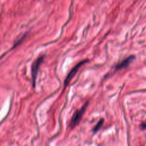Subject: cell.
<instances>
[{
	"instance_id": "obj_1",
	"label": "cell",
	"mask_w": 146,
	"mask_h": 146,
	"mask_svg": "<svg viewBox=\"0 0 146 146\" xmlns=\"http://www.w3.org/2000/svg\"><path fill=\"white\" fill-rule=\"evenodd\" d=\"M88 102L86 101L85 102V103L82 106V107L79 109L77 110L72 115L71 118V120H70V127L72 129L74 128V127L75 126H76L80 122V121L81 120L82 116L84 114V113L85 112L86 108L88 106Z\"/></svg>"
},
{
	"instance_id": "obj_2",
	"label": "cell",
	"mask_w": 146,
	"mask_h": 146,
	"mask_svg": "<svg viewBox=\"0 0 146 146\" xmlns=\"http://www.w3.org/2000/svg\"><path fill=\"white\" fill-rule=\"evenodd\" d=\"M45 58V55H40L37 59H36L34 62L32 63L31 65V76L33 80V87H35L36 84V80L37 78L38 72L40 66H41L42 63H43Z\"/></svg>"
},
{
	"instance_id": "obj_3",
	"label": "cell",
	"mask_w": 146,
	"mask_h": 146,
	"mask_svg": "<svg viewBox=\"0 0 146 146\" xmlns=\"http://www.w3.org/2000/svg\"><path fill=\"white\" fill-rule=\"evenodd\" d=\"M87 62H88V59H85L84 60H82V61L80 62L79 63H78L76 65H75L72 68V70L70 71V72L68 73V74L67 75V76H66V78L64 81V86L65 87H66L69 84L70 82L73 78V77L76 75V72L78 71V70H79L80 67L82 66L83 64H84Z\"/></svg>"
},
{
	"instance_id": "obj_4",
	"label": "cell",
	"mask_w": 146,
	"mask_h": 146,
	"mask_svg": "<svg viewBox=\"0 0 146 146\" xmlns=\"http://www.w3.org/2000/svg\"><path fill=\"white\" fill-rule=\"evenodd\" d=\"M135 55H129V56H128L127 58L124 59L123 60H122L120 63H118L116 66V67L115 68V71H117L120 70L124 69V68H127L135 60Z\"/></svg>"
},
{
	"instance_id": "obj_5",
	"label": "cell",
	"mask_w": 146,
	"mask_h": 146,
	"mask_svg": "<svg viewBox=\"0 0 146 146\" xmlns=\"http://www.w3.org/2000/svg\"><path fill=\"white\" fill-rule=\"evenodd\" d=\"M104 121V119H100L99 121L97 123V124L94 126V127L93 128V129H92V131L94 132V133H96L100 128L101 127H102L103 124V123Z\"/></svg>"
},
{
	"instance_id": "obj_6",
	"label": "cell",
	"mask_w": 146,
	"mask_h": 146,
	"mask_svg": "<svg viewBox=\"0 0 146 146\" xmlns=\"http://www.w3.org/2000/svg\"><path fill=\"white\" fill-rule=\"evenodd\" d=\"M145 126H146V124H145V123L144 121L143 122V123H141L140 124V127L141 129H145Z\"/></svg>"
}]
</instances>
